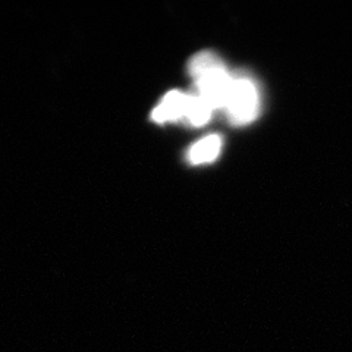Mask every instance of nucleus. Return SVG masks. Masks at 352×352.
<instances>
[{"mask_svg": "<svg viewBox=\"0 0 352 352\" xmlns=\"http://www.w3.org/2000/svg\"><path fill=\"white\" fill-rule=\"evenodd\" d=\"M190 74L195 81L197 94L214 110L225 109L235 78L226 71L223 62L212 52H201L191 59Z\"/></svg>", "mask_w": 352, "mask_h": 352, "instance_id": "f257e3e1", "label": "nucleus"}, {"mask_svg": "<svg viewBox=\"0 0 352 352\" xmlns=\"http://www.w3.org/2000/svg\"><path fill=\"white\" fill-rule=\"evenodd\" d=\"M258 106L260 102L256 84L247 76L235 78L225 104L229 122L236 126L252 122L258 115Z\"/></svg>", "mask_w": 352, "mask_h": 352, "instance_id": "f03ea898", "label": "nucleus"}, {"mask_svg": "<svg viewBox=\"0 0 352 352\" xmlns=\"http://www.w3.org/2000/svg\"><path fill=\"white\" fill-rule=\"evenodd\" d=\"M188 98L181 91H170L162 98V102L157 104V107L153 110L151 118L154 122L166 124V122H175V120L185 119L186 106H188Z\"/></svg>", "mask_w": 352, "mask_h": 352, "instance_id": "7ed1b4c3", "label": "nucleus"}, {"mask_svg": "<svg viewBox=\"0 0 352 352\" xmlns=\"http://www.w3.org/2000/svg\"><path fill=\"white\" fill-rule=\"evenodd\" d=\"M220 148H222V138L219 135H208L200 140L190 148L188 159L192 164H203L216 160Z\"/></svg>", "mask_w": 352, "mask_h": 352, "instance_id": "20e7f679", "label": "nucleus"}, {"mask_svg": "<svg viewBox=\"0 0 352 352\" xmlns=\"http://www.w3.org/2000/svg\"><path fill=\"white\" fill-rule=\"evenodd\" d=\"M213 110L214 109L208 104L203 97H200L198 94L190 96L185 119L188 120L192 126H203L208 122V120H210Z\"/></svg>", "mask_w": 352, "mask_h": 352, "instance_id": "39448f33", "label": "nucleus"}]
</instances>
